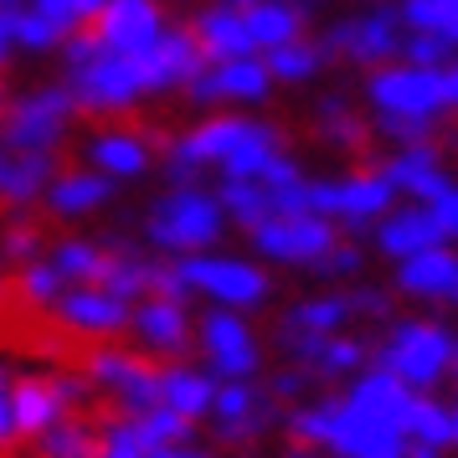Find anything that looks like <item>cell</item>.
Here are the masks:
<instances>
[{
    "instance_id": "obj_1",
    "label": "cell",
    "mask_w": 458,
    "mask_h": 458,
    "mask_svg": "<svg viewBox=\"0 0 458 458\" xmlns=\"http://www.w3.org/2000/svg\"><path fill=\"white\" fill-rule=\"evenodd\" d=\"M57 63H63L57 78L72 88L83 119H129L160 98L186 93V83L201 72L207 57L191 37V26L175 21L160 42L140 47V52H114L93 31H83L57 52Z\"/></svg>"
},
{
    "instance_id": "obj_2",
    "label": "cell",
    "mask_w": 458,
    "mask_h": 458,
    "mask_svg": "<svg viewBox=\"0 0 458 458\" xmlns=\"http://www.w3.org/2000/svg\"><path fill=\"white\" fill-rule=\"evenodd\" d=\"M278 149H289L284 124H273L263 114L248 108H222V114H201L186 129L165 134V155H160V181L170 186H191V181H248L268 165Z\"/></svg>"
},
{
    "instance_id": "obj_3",
    "label": "cell",
    "mask_w": 458,
    "mask_h": 458,
    "mask_svg": "<svg viewBox=\"0 0 458 458\" xmlns=\"http://www.w3.org/2000/svg\"><path fill=\"white\" fill-rule=\"evenodd\" d=\"M232 216L211 181H191V186H160L140 211V242L155 258H191V252H211L232 237Z\"/></svg>"
},
{
    "instance_id": "obj_4",
    "label": "cell",
    "mask_w": 458,
    "mask_h": 458,
    "mask_svg": "<svg viewBox=\"0 0 458 458\" xmlns=\"http://www.w3.org/2000/svg\"><path fill=\"white\" fill-rule=\"evenodd\" d=\"M175 284L186 289L191 304L201 310H237V314H263L278 299V273L258 258V252H191V258H170Z\"/></svg>"
},
{
    "instance_id": "obj_5",
    "label": "cell",
    "mask_w": 458,
    "mask_h": 458,
    "mask_svg": "<svg viewBox=\"0 0 458 458\" xmlns=\"http://www.w3.org/2000/svg\"><path fill=\"white\" fill-rule=\"evenodd\" d=\"M454 355H458V330L433 310L396 314L371 340V366L392 371L412 392H443V381H454Z\"/></svg>"
},
{
    "instance_id": "obj_6",
    "label": "cell",
    "mask_w": 458,
    "mask_h": 458,
    "mask_svg": "<svg viewBox=\"0 0 458 458\" xmlns=\"http://www.w3.org/2000/svg\"><path fill=\"white\" fill-rule=\"evenodd\" d=\"M83 124V108L72 98V88L63 78H47V83H26L5 98L0 114V145L11 149H42V155H63L78 140Z\"/></svg>"
},
{
    "instance_id": "obj_7",
    "label": "cell",
    "mask_w": 458,
    "mask_h": 458,
    "mask_svg": "<svg viewBox=\"0 0 458 458\" xmlns=\"http://www.w3.org/2000/svg\"><path fill=\"white\" fill-rule=\"evenodd\" d=\"M319 42L330 52V63H345L355 72H376L402 57L407 42V21L396 0H376V5H355L345 16H330L319 26Z\"/></svg>"
},
{
    "instance_id": "obj_8",
    "label": "cell",
    "mask_w": 458,
    "mask_h": 458,
    "mask_svg": "<svg viewBox=\"0 0 458 458\" xmlns=\"http://www.w3.org/2000/svg\"><path fill=\"white\" fill-rule=\"evenodd\" d=\"M78 371L88 376L93 396L104 402L108 412H149L160 407V360H149L145 351H134L124 340H108V345H83Z\"/></svg>"
},
{
    "instance_id": "obj_9",
    "label": "cell",
    "mask_w": 458,
    "mask_h": 458,
    "mask_svg": "<svg viewBox=\"0 0 458 458\" xmlns=\"http://www.w3.org/2000/svg\"><path fill=\"white\" fill-rule=\"evenodd\" d=\"M242 237H248V248L258 252L273 273H314V263H319L345 232L335 227L330 216H319L314 207H284V211H273V216H263L258 227H248Z\"/></svg>"
},
{
    "instance_id": "obj_10",
    "label": "cell",
    "mask_w": 458,
    "mask_h": 458,
    "mask_svg": "<svg viewBox=\"0 0 458 458\" xmlns=\"http://www.w3.org/2000/svg\"><path fill=\"white\" fill-rule=\"evenodd\" d=\"M402 196L386 181L381 165H355L340 175H310V207L319 216H330L345 237H366V232L396 207Z\"/></svg>"
},
{
    "instance_id": "obj_11",
    "label": "cell",
    "mask_w": 458,
    "mask_h": 458,
    "mask_svg": "<svg viewBox=\"0 0 458 458\" xmlns=\"http://www.w3.org/2000/svg\"><path fill=\"white\" fill-rule=\"evenodd\" d=\"M165 134L129 119H93V129L78 134V160L108 175L114 186H145L149 175H160Z\"/></svg>"
},
{
    "instance_id": "obj_12",
    "label": "cell",
    "mask_w": 458,
    "mask_h": 458,
    "mask_svg": "<svg viewBox=\"0 0 458 458\" xmlns=\"http://www.w3.org/2000/svg\"><path fill=\"white\" fill-rule=\"evenodd\" d=\"M207 428H211V443L222 454H252L273 433H284V402L268 392L263 376L258 381H222Z\"/></svg>"
},
{
    "instance_id": "obj_13",
    "label": "cell",
    "mask_w": 458,
    "mask_h": 458,
    "mask_svg": "<svg viewBox=\"0 0 458 458\" xmlns=\"http://www.w3.org/2000/svg\"><path fill=\"white\" fill-rule=\"evenodd\" d=\"M196 360L216 381H258L268 376V340L252 325V314L201 310L196 314Z\"/></svg>"
},
{
    "instance_id": "obj_14",
    "label": "cell",
    "mask_w": 458,
    "mask_h": 458,
    "mask_svg": "<svg viewBox=\"0 0 458 458\" xmlns=\"http://www.w3.org/2000/svg\"><path fill=\"white\" fill-rule=\"evenodd\" d=\"M278 93L263 52H248V57H227V63H201V72L186 83V98L196 114H222V108H248V114H263L268 98Z\"/></svg>"
},
{
    "instance_id": "obj_15",
    "label": "cell",
    "mask_w": 458,
    "mask_h": 458,
    "mask_svg": "<svg viewBox=\"0 0 458 458\" xmlns=\"http://www.w3.org/2000/svg\"><path fill=\"white\" fill-rule=\"evenodd\" d=\"M98 396L88 386V376L78 366H52V371H21L16 376V422H21V443L37 433L57 428L63 417L88 412Z\"/></svg>"
},
{
    "instance_id": "obj_16",
    "label": "cell",
    "mask_w": 458,
    "mask_h": 458,
    "mask_svg": "<svg viewBox=\"0 0 458 458\" xmlns=\"http://www.w3.org/2000/svg\"><path fill=\"white\" fill-rule=\"evenodd\" d=\"M360 98L371 114H412V119H448L443 98V67H417V63H386L366 72Z\"/></svg>"
},
{
    "instance_id": "obj_17",
    "label": "cell",
    "mask_w": 458,
    "mask_h": 458,
    "mask_svg": "<svg viewBox=\"0 0 458 458\" xmlns=\"http://www.w3.org/2000/svg\"><path fill=\"white\" fill-rule=\"evenodd\" d=\"M129 314L134 299L104 289V284H72V289L47 310L57 335L78 340V345H108V340H129Z\"/></svg>"
},
{
    "instance_id": "obj_18",
    "label": "cell",
    "mask_w": 458,
    "mask_h": 458,
    "mask_svg": "<svg viewBox=\"0 0 458 458\" xmlns=\"http://www.w3.org/2000/svg\"><path fill=\"white\" fill-rule=\"evenodd\" d=\"M129 345L145 351L149 360H181V355H196V304L181 299V293H165V289L134 299V314H129Z\"/></svg>"
},
{
    "instance_id": "obj_19",
    "label": "cell",
    "mask_w": 458,
    "mask_h": 458,
    "mask_svg": "<svg viewBox=\"0 0 458 458\" xmlns=\"http://www.w3.org/2000/svg\"><path fill=\"white\" fill-rule=\"evenodd\" d=\"M273 345H278V355L289 366L310 371L314 386H345L355 371L371 366V340L355 330H340V335H278L273 330Z\"/></svg>"
},
{
    "instance_id": "obj_20",
    "label": "cell",
    "mask_w": 458,
    "mask_h": 458,
    "mask_svg": "<svg viewBox=\"0 0 458 458\" xmlns=\"http://www.w3.org/2000/svg\"><path fill=\"white\" fill-rule=\"evenodd\" d=\"M108 0H26L16 11V47L21 57H57L72 37L104 16Z\"/></svg>"
},
{
    "instance_id": "obj_21",
    "label": "cell",
    "mask_w": 458,
    "mask_h": 458,
    "mask_svg": "<svg viewBox=\"0 0 458 458\" xmlns=\"http://www.w3.org/2000/svg\"><path fill=\"white\" fill-rule=\"evenodd\" d=\"M119 191L108 175H98L93 165H67L52 175V186L42 196V222H57V227H88V222H98L108 211L119 207Z\"/></svg>"
},
{
    "instance_id": "obj_22",
    "label": "cell",
    "mask_w": 458,
    "mask_h": 458,
    "mask_svg": "<svg viewBox=\"0 0 458 458\" xmlns=\"http://www.w3.org/2000/svg\"><path fill=\"white\" fill-rule=\"evenodd\" d=\"M392 289L417 310H458V242H437L392 263Z\"/></svg>"
},
{
    "instance_id": "obj_23",
    "label": "cell",
    "mask_w": 458,
    "mask_h": 458,
    "mask_svg": "<svg viewBox=\"0 0 458 458\" xmlns=\"http://www.w3.org/2000/svg\"><path fill=\"white\" fill-rule=\"evenodd\" d=\"M57 170H63V155L0 145V216L42 211V196H47V186H52Z\"/></svg>"
},
{
    "instance_id": "obj_24",
    "label": "cell",
    "mask_w": 458,
    "mask_h": 458,
    "mask_svg": "<svg viewBox=\"0 0 458 458\" xmlns=\"http://www.w3.org/2000/svg\"><path fill=\"white\" fill-rule=\"evenodd\" d=\"M170 5L165 0H108L104 16L88 26L93 37L114 52H140V47H155L170 31Z\"/></svg>"
},
{
    "instance_id": "obj_25",
    "label": "cell",
    "mask_w": 458,
    "mask_h": 458,
    "mask_svg": "<svg viewBox=\"0 0 458 458\" xmlns=\"http://www.w3.org/2000/svg\"><path fill=\"white\" fill-rule=\"evenodd\" d=\"M381 170L396 186L402 201H417V207H433L443 191L454 186V170L443 160V145H412V149H386L381 155Z\"/></svg>"
},
{
    "instance_id": "obj_26",
    "label": "cell",
    "mask_w": 458,
    "mask_h": 458,
    "mask_svg": "<svg viewBox=\"0 0 458 458\" xmlns=\"http://www.w3.org/2000/svg\"><path fill=\"white\" fill-rule=\"evenodd\" d=\"M310 134L319 149H330V155H340V160H355L360 149L371 145V119H360V108H355L351 93H340V88H330V93H319L310 104Z\"/></svg>"
},
{
    "instance_id": "obj_27",
    "label": "cell",
    "mask_w": 458,
    "mask_h": 458,
    "mask_svg": "<svg viewBox=\"0 0 458 458\" xmlns=\"http://www.w3.org/2000/svg\"><path fill=\"white\" fill-rule=\"evenodd\" d=\"M437 242H448V237H443L433 211L417 207V201H407V207L396 201V207L366 232V248H371L376 258H386V263H402V258H412V252H422V248H437Z\"/></svg>"
},
{
    "instance_id": "obj_28",
    "label": "cell",
    "mask_w": 458,
    "mask_h": 458,
    "mask_svg": "<svg viewBox=\"0 0 458 458\" xmlns=\"http://www.w3.org/2000/svg\"><path fill=\"white\" fill-rule=\"evenodd\" d=\"M216 376L196 360V355H181V360H160V407L191 417L196 428H207L211 407H216Z\"/></svg>"
},
{
    "instance_id": "obj_29",
    "label": "cell",
    "mask_w": 458,
    "mask_h": 458,
    "mask_svg": "<svg viewBox=\"0 0 458 458\" xmlns=\"http://www.w3.org/2000/svg\"><path fill=\"white\" fill-rule=\"evenodd\" d=\"M191 37L201 47V57L207 63H227V57H248L258 52L248 37V16H242V5H227V0H207L201 11H191Z\"/></svg>"
},
{
    "instance_id": "obj_30",
    "label": "cell",
    "mask_w": 458,
    "mask_h": 458,
    "mask_svg": "<svg viewBox=\"0 0 458 458\" xmlns=\"http://www.w3.org/2000/svg\"><path fill=\"white\" fill-rule=\"evenodd\" d=\"M355 325V310H351V289H314V293H299L278 310V335H340Z\"/></svg>"
},
{
    "instance_id": "obj_31",
    "label": "cell",
    "mask_w": 458,
    "mask_h": 458,
    "mask_svg": "<svg viewBox=\"0 0 458 458\" xmlns=\"http://www.w3.org/2000/svg\"><path fill=\"white\" fill-rule=\"evenodd\" d=\"M114 237H98V232H83V227H67L63 237H52L47 242V258H52V268L67 278V289L72 284H104L108 263H114Z\"/></svg>"
},
{
    "instance_id": "obj_32",
    "label": "cell",
    "mask_w": 458,
    "mask_h": 458,
    "mask_svg": "<svg viewBox=\"0 0 458 458\" xmlns=\"http://www.w3.org/2000/svg\"><path fill=\"white\" fill-rule=\"evenodd\" d=\"M242 16H248V37L258 52H273V47L293 42V37H310V21H314L293 0H252V5H242Z\"/></svg>"
},
{
    "instance_id": "obj_33",
    "label": "cell",
    "mask_w": 458,
    "mask_h": 458,
    "mask_svg": "<svg viewBox=\"0 0 458 458\" xmlns=\"http://www.w3.org/2000/svg\"><path fill=\"white\" fill-rule=\"evenodd\" d=\"M454 437H448V402L437 392H417L407 407V458H448Z\"/></svg>"
},
{
    "instance_id": "obj_34",
    "label": "cell",
    "mask_w": 458,
    "mask_h": 458,
    "mask_svg": "<svg viewBox=\"0 0 458 458\" xmlns=\"http://www.w3.org/2000/svg\"><path fill=\"white\" fill-rule=\"evenodd\" d=\"M263 63H268V72H273L278 88H314L325 72H330V52H325L319 37H293V42L263 52Z\"/></svg>"
},
{
    "instance_id": "obj_35",
    "label": "cell",
    "mask_w": 458,
    "mask_h": 458,
    "mask_svg": "<svg viewBox=\"0 0 458 458\" xmlns=\"http://www.w3.org/2000/svg\"><path fill=\"white\" fill-rule=\"evenodd\" d=\"M160 273H165V258H155L145 242H119L104 273V289L124 293V299H145V293L160 289Z\"/></svg>"
},
{
    "instance_id": "obj_36",
    "label": "cell",
    "mask_w": 458,
    "mask_h": 458,
    "mask_svg": "<svg viewBox=\"0 0 458 458\" xmlns=\"http://www.w3.org/2000/svg\"><path fill=\"white\" fill-rule=\"evenodd\" d=\"M26 458H98V417H63L57 428L26 443Z\"/></svg>"
},
{
    "instance_id": "obj_37",
    "label": "cell",
    "mask_w": 458,
    "mask_h": 458,
    "mask_svg": "<svg viewBox=\"0 0 458 458\" xmlns=\"http://www.w3.org/2000/svg\"><path fill=\"white\" fill-rule=\"evenodd\" d=\"M47 227H42V211H21V216H0V268L21 273L26 263H37L47 252Z\"/></svg>"
},
{
    "instance_id": "obj_38",
    "label": "cell",
    "mask_w": 458,
    "mask_h": 458,
    "mask_svg": "<svg viewBox=\"0 0 458 458\" xmlns=\"http://www.w3.org/2000/svg\"><path fill=\"white\" fill-rule=\"evenodd\" d=\"M366 268H371V248L360 242V237H340L319 263H314V284L319 289H351V284H360L366 278Z\"/></svg>"
},
{
    "instance_id": "obj_39",
    "label": "cell",
    "mask_w": 458,
    "mask_h": 458,
    "mask_svg": "<svg viewBox=\"0 0 458 458\" xmlns=\"http://www.w3.org/2000/svg\"><path fill=\"white\" fill-rule=\"evenodd\" d=\"M448 119H412V114H371V134L386 149H412V145H437Z\"/></svg>"
},
{
    "instance_id": "obj_40",
    "label": "cell",
    "mask_w": 458,
    "mask_h": 458,
    "mask_svg": "<svg viewBox=\"0 0 458 458\" xmlns=\"http://www.w3.org/2000/svg\"><path fill=\"white\" fill-rule=\"evenodd\" d=\"M160 448L140 433V422L124 412L98 417V458H155Z\"/></svg>"
},
{
    "instance_id": "obj_41",
    "label": "cell",
    "mask_w": 458,
    "mask_h": 458,
    "mask_svg": "<svg viewBox=\"0 0 458 458\" xmlns=\"http://www.w3.org/2000/svg\"><path fill=\"white\" fill-rule=\"evenodd\" d=\"M67 293V278L57 268H52V258H37V263H26L21 273H16V299H21V304H31V310H52V304H57V299H63Z\"/></svg>"
},
{
    "instance_id": "obj_42",
    "label": "cell",
    "mask_w": 458,
    "mask_h": 458,
    "mask_svg": "<svg viewBox=\"0 0 458 458\" xmlns=\"http://www.w3.org/2000/svg\"><path fill=\"white\" fill-rule=\"evenodd\" d=\"M407 31H433L458 47V0H396Z\"/></svg>"
},
{
    "instance_id": "obj_43",
    "label": "cell",
    "mask_w": 458,
    "mask_h": 458,
    "mask_svg": "<svg viewBox=\"0 0 458 458\" xmlns=\"http://www.w3.org/2000/svg\"><path fill=\"white\" fill-rule=\"evenodd\" d=\"M396 304H402V299H396L392 284H366V278H360V284H351V310H355V319H360V325H392Z\"/></svg>"
},
{
    "instance_id": "obj_44",
    "label": "cell",
    "mask_w": 458,
    "mask_h": 458,
    "mask_svg": "<svg viewBox=\"0 0 458 458\" xmlns=\"http://www.w3.org/2000/svg\"><path fill=\"white\" fill-rule=\"evenodd\" d=\"M16 366L11 360H0V454H16L26 448L21 443V422H16Z\"/></svg>"
},
{
    "instance_id": "obj_45",
    "label": "cell",
    "mask_w": 458,
    "mask_h": 458,
    "mask_svg": "<svg viewBox=\"0 0 458 458\" xmlns=\"http://www.w3.org/2000/svg\"><path fill=\"white\" fill-rule=\"evenodd\" d=\"M454 57L458 47L448 37H433V31H407V42H402V63H417V67H443Z\"/></svg>"
},
{
    "instance_id": "obj_46",
    "label": "cell",
    "mask_w": 458,
    "mask_h": 458,
    "mask_svg": "<svg viewBox=\"0 0 458 458\" xmlns=\"http://www.w3.org/2000/svg\"><path fill=\"white\" fill-rule=\"evenodd\" d=\"M263 381H268V392L278 396L284 407H293V402H304V396L319 392V386H314V376H310V371H299V366H289V360H284L278 371H268Z\"/></svg>"
},
{
    "instance_id": "obj_47",
    "label": "cell",
    "mask_w": 458,
    "mask_h": 458,
    "mask_svg": "<svg viewBox=\"0 0 458 458\" xmlns=\"http://www.w3.org/2000/svg\"><path fill=\"white\" fill-rule=\"evenodd\" d=\"M437 216V227H443V237H448V242H458V181L448 191H443V196H437L433 207H428Z\"/></svg>"
},
{
    "instance_id": "obj_48",
    "label": "cell",
    "mask_w": 458,
    "mask_h": 458,
    "mask_svg": "<svg viewBox=\"0 0 458 458\" xmlns=\"http://www.w3.org/2000/svg\"><path fill=\"white\" fill-rule=\"evenodd\" d=\"M155 458H227L216 443H201V437H191V443H170V448H160Z\"/></svg>"
},
{
    "instance_id": "obj_49",
    "label": "cell",
    "mask_w": 458,
    "mask_h": 458,
    "mask_svg": "<svg viewBox=\"0 0 458 458\" xmlns=\"http://www.w3.org/2000/svg\"><path fill=\"white\" fill-rule=\"evenodd\" d=\"M284 458H330V454H325V448H310V443H289Z\"/></svg>"
},
{
    "instance_id": "obj_50",
    "label": "cell",
    "mask_w": 458,
    "mask_h": 458,
    "mask_svg": "<svg viewBox=\"0 0 458 458\" xmlns=\"http://www.w3.org/2000/svg\"><path fill=\"white\" fill-rule=\"evenodd\" d=\"M293 5H304V11H310V16H325V11H330L335 0H293Z\"/></svg>"
},
{
    "instance_id": "obj_51",
    "label": "cell",
    "mask_w": 458,
    "mask_h": 458,
    "mask_svg": "<svg viewBox=\"0 0 458 458\" xmlns=\"http://www.w3.org/2000/svg\"><path fill=\"white\" fill-rule=\"evenodd\" d=\"M448 437H454V454H458V402H448Z\"/></svg>"
},
{
    "instance_id": "obj_52",
    "label": "cell",
    "mask_w": 458,
    "mask_h": 458,
    "mask_svg": "<svg viewBox=\"0 0 458 458\" xmlns=\"http://www.w3.org/2000/svg\"><path fill=\"white\" fill-rule=\"evenodd\" d=\"M5 98H11V88L0 83V114H5Z\"/></svg>"
},
{
    "instance_id": "obj_53",
    "label": "cell",
    "mask_w": 458,
    "mask_h": 458,
    "mask_svg": "<svg viewBox=\"0 0 458 458\" xmlns=\"http://www.w3.org/2000/svg\"><path fill=\"white\" fill-rule=\"evenodd\" d=\"M227 5H252V0H227Z\"/></svg>"
},
{
    "instance_id": "obj_54",
    "label": "cell",
    "mask_w": 458,
    "mask_h": 458,
    "mask_svg": "<svg viewBox=\"0 0 458 458\" xmlns=\"http://www.w3.org/2000/svg\"><path fill=\"white\" fill-rule=\"evenodd\" d=\"M454 381H458V355H454Z\"/></svg>"
},
{
    "instance_id": "obj_55",
    "label": "cell",
    "mask_w": 458,
    "mask_h": 458,
    "mask_svg": "<svg viewBox=\"0 0 458 458\" xmlns=\"http://www.w3.org/2000/svg\"><path fill=\"white\" fill-rule=\"evenodd\" d=\"M355 5H376V0H355Z\"/></svg>"
},
{
    "instance_id": "obj_56",
    "label": "cell",
    "mask_w": 458,
    "mask_h": 458,
    "mask_svg": "<svg viewBox=\"0 0 458 458\" xmlns=\"http://www.w3.org/2000/svg\"><path fill=\"white\" fill-rule=\"evenodd\" d=\"M0 458H16V454H0Z\"/></svg>"
}]
</instances>
